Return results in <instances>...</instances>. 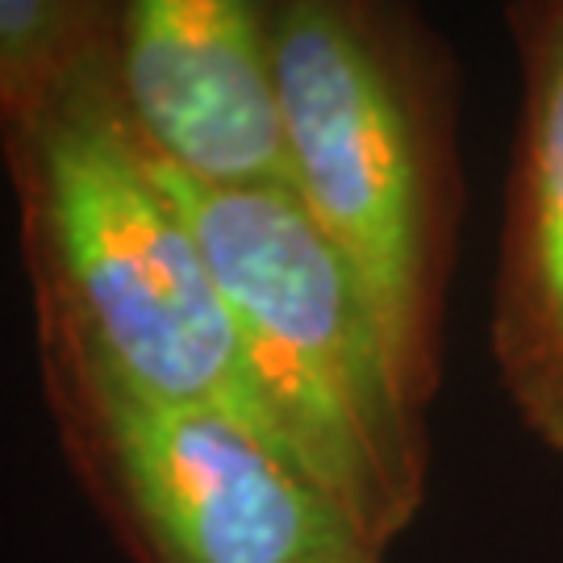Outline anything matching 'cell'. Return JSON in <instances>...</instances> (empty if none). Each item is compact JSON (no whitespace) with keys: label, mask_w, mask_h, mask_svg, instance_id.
<instances>
[{"label":"cell","mask_w":563,"mask_h":563,"mask_svg":"<svg viewBox=\"0 0 563 563\" xmlns=\"http://www.w3.org/2000/svg\"><path fill=\"white\" fill-rule=\"evenodd\" d=\"M0 139L46 367L146 401L225 409L267 434L201 239L125 118L113 38Z\"/></svg>","instance_id":"6da1fadb"},{"label":"cell","mask_w":563,"mask_h":563,"mask_svg":"<svg viewBox=\"0 0 563 563\" xmlns=\"http://www.w3.org/2000/svg\"><path fill=\"white\" fill-rule=\"evenodd\" d=\"M155 167L222 288L267 439L388 551L426 493L422 409L405 397L355 272L292 188H218Z\"/></svg>","instance_id":"7a4b0ae2"},{"label":"cell","mask_w":563,"mask_h":563,"mask_svg":"<svg viewBox=\"0 0 563 563\" xmlns=\"http://www.w3.org/2000/svg\"><path fill=\"white\" fill-rule=\"evenodd\" d=\"M288 188L355 272L405 397L434 388L439 188L426 130L351 0L272 9Z\"/></svg>","instance_id":"3957f363"},{"label":"cell","mask_w":563,"mask_h":563,"mask_svg":"<svg viewBox=\"0 0 563 563\" xmlns=\"http://www.w3.org/2000/svg\"><path fill=\"white\" fill-rule=\"evenodd\" d=\"M63 446L139 563H384L267 434L46 367Z\"/></svg>","instance_id":"277c9868"},{"label":"cell","mask_w":563,"mask_h":563,"mask_svg":"<svg viewBox=\"0 0 563 563\" xmlns=\"http://www.w3.org/2000/svg\"><path fill=\"white\" fill-rule=\"evenodd\" d=\"M113 67L159 163L218 188L284 184L276 38L260 0H121Z\"/></svg>","instance_id":"5b68a950"},{"label":"cell","mask_w":563,"mask_h":563,"mask_svg":"<svg viewBox=\"0 0 563 563\" xmlns=\"http://www.w3.org/2000/svg\"><path fill=\"white\" fill-rule=\"evenodd\" d=\"M493 351L522 422L563 455V0H543L530 46Z\"/></svg>","instance_id":"8992f818"},{"label":"cell","mask_w":563,"mask_h":563,"mask_svg":"<svg viewBox=\"0 0 563 563\" xmlns=\"http://www.w3.org/2000/svg\"><path fill=\"white\" fill-rule=\"evenodd\" d=\"M109 38L101 0H0V134Z\"/></svg>","instance_id":"52a82bcc"}]
</instances>
